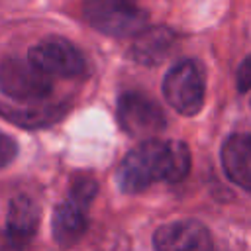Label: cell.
<instances>
[{
	"mask_svg": "<svg viewBox=\"0 0 251 251\" xmlns=\"http://www.w3.org/2000/svg\"><path fill=\"white\" fill-rule=\"evenodd\" d=\"M65 112H67V104H51V106L35 104L27 108H2L0 106V114H4L6 120L22 127H39V126L53 124L61 120Z\"/></svg>",
	"mask_w": 251,
	"mask_h": 251,
	"instance_id": "7c38bea8",
	"label": "cell"
},
{
	"mask_svg": "<svg viewBox=\"0 0 251 251\" xmlns=\"http://www.w3.org/2000/svg\"><path fill=\"white\" fill-rule=\"evenodd\" d=\"M118 122L126 133L131 137H149L159 133L165 127V114L161 106L139 94V92H126L118 100Z\"/></svg>",
	"mask_w": 251,
	"mask_h": 251,
	"instance_id": "5b68a950",
	"label": "cell"
},
{
	"mask_svg": "<svg viewBox=\"0 0 251 251\" xmlns=\"http://www.w3.org/2000/svg\"><path fill=\"white\" fill-rule=\"evenodd\" d=\"M88 204L71 196L61 202L55 208L53 214V237L59 245L69 247L75 245L86 231L88 226V216H86Z\"/></svg>",
	"mask_w": 251,
	"mask_h": 251,
	"instance_id": "ba28073f",
	"label": "cell"
},
{
	"mask_svg": "<svg viewBox=\"0 0 251 251\" xmlns=\"http://www.w3.org/2000/svg\"><path fill=\"white\" fill-rule=\"evenodd\" d=\"M53 90L51 76L29 61L8 57L0 61V92L18 102H39Z\"/></svg>",
	"mask_w": 251,
	"mask_h": 251,
	"instance_id": "277c9868",
	"label": "cell"
},
{
	"mask_svg": "<svg viewBox=\"0 0 251 251\" xmlns=\"http://www.w3.org/2000/svg\"><path fill=\"white\" fill-rule=\"evenodd\" d=\"M18 153V147H16V141L12 137H8L6 133L0 131V169L6 167Z\"/></svg>",
	"mask_w": 251,
	"mask_h": 251,
	"instance_id": "4fadbf2b",
	"label": "cell"
},
{
	"mask_svg": "<svg viewBox=\"0 0 251 251\" xmlns=\"http://www.w3.org/2000/svg\"><path fill=\"white\" fill-rule=\"evenodd\" d=\"M39 224V208L29 196H14L8 206V218H6V231H10L14 237L22 241H29L37 229Z\"/></svg>",
	"mask_w": 251,
	"mask_h": 251,
	"instance_id": "8fae6325",
	"label": "cell"
},
{
	"mask_svg": "<svg viewBox=\"0 0 251 251\" xmlns=\"http://www.w3.org/2000/svg\"><path fill=\"white\" fill-rule=\"evenodd\" d=\"M25 241L14 237L10 231H0V251H24Z\"/></svg>",
	"mask_w": 251,
	"mask_h": 251,
	"instance_id": "5bb4252c",
	"label": "cell"
},
{
	"mask_svg": "<svg viewBox=\"0 0 251 251\" xmlns=\"http://www.w3.org/2000/svg\"><path fill=\"white\" fill-rule=\"evenodd\" d=\"M82 12L94 29L110 37H131L147 29V12L133 0H86Z\"/></svg>",
	"mask_w": 251,
	"mask_h": 251,
	"instance_id": "7a4b0ae2",
	"label": "cell"
},
{
	"mask_svg": "<svg viewBox=\"0 0 251 251\" xmlns=\"http://www.w3.org/2000/svg\"><path fill=\"white\" fill-rule=\"evenodd\" d=\"M237 86H239V90L251 88V55L239 65V71H237Z\"/></svg>",
	"mask_w": 251,
	"mask_h": 251,
	"instance_id": "9a60e30c",
	"label": "cell"
},
{
	"mask_svg": "<svg viewBox=\"0 0 251 251\" xmlns=\"http://www.w3.org/2000/svg\"><path fill=\"white\" fill-rule=\"evenodd\" d=\"M222 165L231 182L251 192V135L233 133L222 147Z\"/></svg>",
	"mask_w": 251,
	"mask_h": 251,
	"instance_id": "9c48e42d",
	"label": "cell"
},
{
	"mask_svg": "<svg viewBox=\"0 0 251 251\" xmlns=\"http://www.w3.org/2000/svg\"><path fill=\"white\" fill-rule=\"evenodd\" d=\"M206 80L200 65L192 59H184L175 65L165 80H163V94L165 100L184 116H194L200 112L204 104Z\"/></svg>",
	"mask_w": 251,
	"mask_h": 251,
	"instance_id": "3957f363",
	"label": "cell"
},
{
	"mask_svg": "<svg viewBox=\"0 0 251 251\" xmlns=\"http://www.w3.org/2000/svg\"><path fill=\"white\" fill-rule=\"evenodd\" d=\"M190 171V151L182 141H145L131 149L118 167V186L126 194L149 188L153 182H178Z\"/></svg>",
	"mask_w": 251,
	"mask_h": 251,
	"instance_id": "6da1fadb",
	"label": "cell"
},
{
	"mask_svg": "<svg viewBox=\"0 0 251 251\" xmlns=\"http://www.w3.org/2000/svg\"><path fill=\"white\" fill-rule=\"evenodd\" d=\"M27 61L49 76H76L84 71L80 51L61 37L35 43L27 53Z\"/></svg>",
	"mask_w": 251,
	"mask_h": 251,
	"instance_id": "8992f818",
	"label": "cell"
},
{
	"mask_svg": "<svg viewBox=\"0 0 251 251\" xmlns=\"http://www.w3.org/2000/svg\"><path fill=\"white\" fill-rule=\"evenodd\" d=\"M176 43V33L165 25L149 27L137 35L129 53L139 65H157L169 57Z\"/></svg>",
	"mask_w": 251,
	"mask_h": 251,
	"instance_id": "30bf717a",
	"label": "cell"
},
{
	"mask_svg": "<svg viewBox=\"0 0 251 251\" xmlns=\"http://www.w3.org/2000/svg\"><path fill=\"white\" fill-rule=\"evenodd\" d=\"M155 251H214L208 229L196 220L161 226L153 235Z\"/></svg>",
	"mask_w": 251,
	"mask_h": 251,
	"instance_id": "52a82bcc",
	"label": "cell"
}]
</instances>
